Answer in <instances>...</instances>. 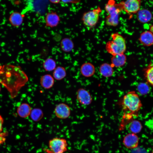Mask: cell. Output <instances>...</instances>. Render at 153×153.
I'll return each mask as SVG.
<instances>
[{
	"instance_id": "6da1fadb",
	"label": "cell",
	"mask_w": 153,
	"mask_h": 153,
	"mask_svg": "<svg viewBox=\"0 0 153 153\" xmlns=\"http://www.w3.org/2000/svg\"><path fill=\"white\" fill-rule=\"evenodd\" d=\"M25 73L19 66L0 63V84L9 92L12 98L15 97L21 88L28 81Z\"/></svg>"
},
{
	"instance_id": "83f0119b",
	"label": "cell",
	"mask_w": 153,
	"mask_h": 153,
	"mask_svg": "<svg viewBox=\"0 0 153 153\" xmlns=\"http://www.w3.org/2000/svg\"><path fill=\"white\" fill-rule=\"evenodd\" d=\"M7 133L2 132L0 133V144H2L5 142V136Z\"/></svg>"
},
{
	"instance_id": "8fae6325",
	"label": "cell",
	"mask_w": 153,
	"mask_h": 153,
	"mask_svg": "<svg viewBox=\"0 0 153 153\" xmlns=\"http://www.w3.org/2000/svg\"><path fill=\"white\" fill-rule=\"evenodd\" d=\"M45 20L46 27L53 28L58 25L60 19L59 16L56 12L52 11L46 13Z\"/></svg>"
},
{
	"instance_id": "1f68e13d",
	"label": "cell",
	"mask_w": 153,
	"mask_h": 153,
	"mask_svg": "<svg viewBox=\"0 0 153 153\" xmlns=\"http://www.w3.org/2000/svg\"><path fill=\"white\" fill-rule=\"evenodd\" d=\"M150 31L153 33V25L150 28Z\"/></svg>"
},
{
	"instance_id": "9a60e30c",
	"label": "cell",
	"mask_w": 153,
	"mask_h": 153,
	"mask_svg": "<svg viewBox=\"0 0 153 153\" xmlns=\"http://www.w3.org/2000/svg\"><path fill=\"white\" fill-rule=\"evenodd\" d=\"M152 14L151 12L146 9H140L137 13V17L138 21L142 23L148 22L152 18Z\"/></svg>"
},
{
	"instance_id": "ba28073f",
	"label": "cell",
	"mask_w": 153,
	"mask_h": 153,
	"mask_svg": "<svg viewBox=\"0 0 153 153\" xmlns=\"http://www.w3.org/2000/svg\"><path fill=\"white\" fill-rule=\"evenodd\" d=\"M54 112L58 118L61 119H65L70 116L71 109L67 105L61 103L58 104L55 107Z\"/></svg>"
},
{
	"instance_id": "5bb4252c",
	"label": "cell",
	"mask_w": 153,
	"mask_h": 153,
	"mask_svg": "<svg viewBox=\"0 0 153 153\" xmlns=\"http://www.w3.org/2000/svg\"><path fill=\"white\" fill-rule=\"evenodd\" d=\"M80 71L84 76L89 77L93 76L95 73V68L94 65L90 62L83 63L81 66Z\"/></svg>"
},
{
	"instance_id": "4fadbf2b",
	"label": "cell",
	"mask_w": 153,
	"mask_h": 153,
	"mask_svg": "<svg viewBox=\"0 0 153 153\" xmlns=\"http://www.w3.org/2000/svg\"><path fill=\"white\" fill-rule=\"evenodd\" d=\"M127 57L125 53L112 56L111 58V65L113 67H118L124 66L126 61Z\"/></svg>"
},
{
	"instance_id": "f546056e",
	"label": "cell",
	"mask_w": 153,
	"mask_h": 153,
	"mask_svg": "<svg viewBox=\"0 0 153 153\" xmlns=\"http://www.w3.org/2000/svg\"><path fill=\"white\" fill-rule=\"evenodd\" d=\"M3 118L0 114V133L2 132L3 131Z\"/></svg>"
},
{
	"instance_id": "d6986e66",
	"label": "cell",
	"mask_w": 153,
	"mask_h": 153,
	"mask_svg": "<svg viewBox=\"0 0 153 153\" xmlns=\"http://www.w3.org/2000/svg\"><path fill=\"white\" fill-rule=\"evenodd\" d=\"M24 16L17 12H14L10 16L9 21L10 24L13 26L18 27L22 23Z\"/></svg>"
},
{
	"instance_id": "484cf974",
	"label": "cell",
	"mask_w": 153,
	"mask_h": 153,
	"mask_svg": "<svg viewBox=\"0 0 153 153\" xmlns=\"http://www.w3.org/2000/svg\"><path fill=\"white\" fill-rule=\"evenodd\" d=\"M147 86L144 84H141L138 86V91L141 94L145 93L146 92H147Z\"/></svg>"
},
{
	"instance_id": "f1b7e54d",
	"label": "cell",
	"mask_w": 153,
	"mask_h": 153,
	"mask_svg": "<svg viewBox=\"0 0 153 153\" xmlns=\"http://www.w3.org/2000/svg\"><path fill=\"white\" fill-rule=\"evenodd\" d=\"M61 1L64 3H78L80 2L79 0H61Z\"/></svg>"
},
{
	"instance_id": "603a6c76",
	"label": "cell",
	"mask_w": 153,
	"mask_h": 153,
	"mask_svg": "<svg viewBox=\"0 0 153 153\" xmlns=\"http://www.w3.org/2000/svg\"><path fill=\"white\" fill-rule=\"evenodd\" d=\"M56 62L55 60L51 58L46 59L43 63V67L46 71H54L56 67Z\"/></svg>"
},
{
	"instance_id": "3957f363",
	"label": "cell",
	"mask_w": 153,
	"mask_h": 153,
	"mask_svg": "<svg viewBox=\"0 0 153 153\" xmlns=\"http://www.w3.org/2000/svg\"><path fill=\"white\" fill-rule=\"evenodd\" d=\"M111 39L108 41L105 46L107 52L112 56L125 53L126 50L125 39L117 32L114 33L111 35Z\"/></svg>"
},
{
	"instance_id": "cb8c5ba5",
	"label": "cell",
	"mask_w": 153,
	"mask_h": 153,
	"mask_svg": "<svg viewBox=\"0 0 153 153\" xmlns=\"http://www.w3.org/2000/svg\"><path fill=\"white\" fill-rule=\"evenodd\" d=\"M142 128L141 122L137 120L132 121L129 123V129L131 133L135 134L139 133Z\"/></svg>"
},
{
	"instance_id": "ac0fdd59",
	"label": "cell",
	"mask_w": 153,
	"mask_h": 153,
	"mask_svg": "<svg viewBox=\"0 0 153 153\" xmlns=\"http://www.w3.org/2000/svg\"><path fill=\"white\" fill-rule=\"evenodd\" d=\"M99 71L100 74L105 77L112 76L114 73L113 67L110 64L107 63H102L100 66Z\"/></svg>"
},
{
	"instance_id": "277c9868",
	"label": "cell",
	"mask_w": 153,
	"mask_h": 153,
	"mask_svg": "<svg viewBox=\"0 0 153 153\" xmlns=\"http://www.w3.org/2000/svg\"><path fill=\"white\" fill-rule=\"evenodd\" d=\"M105 9L108 15L105 19V23L109 26L116 27L119 22V16L122 11L119 3L115 1H109L105 4Z\"/></svg>"
},
{
	"instance_id": "ffe728a7",
	"label": "cell",
	"mask_w": 153,
	"mask_h": 153,
	"mask_svg": "<svg viewBox=\"0 0 153 153\" xmlns=\"http://www.w3.org/2000/svg\"><path fill=\"white\" fill-rule=\"evenodd\" d=\"M60 46L62 50L65 52H69L73 49L74 45L73 42L69 38H65L61 40Z\"/></svg>"
},
{
	"instance_id": "4dcf8cb0",
	"label": "cell",
	"mask_w": 153,
	"mask_h": 153,
	"mask_svg": "<svg viewBox=\"0 0 153 153\" xmlns=\"http://www.w3.org/2000/svg\"><path fill=\"white\" fill-rule=\"evenodd\" d=\"M49 1L50 3H52L53 4H58L59 3L60 1L61 0H50Z\"/></svg>"
},
{
	"instance_id": "52a82bcc",
	"label": "cell",
	"mask_w": 153,
	"mask_h": 153,
	"mask_svg": "<svg viewBox=\"0 0 153 153\" xmlns=\"http://www.w3.org/2000/svg\"><path fill=\"white\" fill-rule=\"evenodd\" d=\"M141 3L139 0H127L119 3L122 11L130 16L137 14L140 10Z\"/></svg>"
},
{
	"instance_id": "44dd1931",
	"label": "cell",
	"mask_w": 153,
	"mask_h": 153,
	"mask_svg": "<svg viewBox=\"0 0 153 153\" xmlns=\"http://www.w3.org/2000/svg\"><path fill=\"white\" fill-rule=\"evenodd\" d=\"M66 75V73L65 68L60 66L56 67L53 73V77L54 79L58 80L63 79Z\"/></svg>"
},
{
	"instance_id": "30bf717a",
	"label": "cell",
	"mask_w": 153,
	"mask_h": 153,
	"mask_svg": "<svg viewBox=\"0 0 153 153\" xmlns=\"http://www.w3.org/2000/svg\"><path fill=\"white\" fill-rule=\"evenodd\" d=\"M139 141V137L136 134L131 133L124 137L123 143L126 148L133 149L138 147Z\"/></svg>"
},
{
	"instance_id": "4316f807",
	"label": "cell",
	"mask_w": 153,
	"mask_h": 153,
	"mask_svg": "<svg viewBox=\"0 0 153 153\" xmlns=\"http://www.w3.org/2000/svg\"><path fill=\"white\" fill-rule=\"evenodd\" d=\"M133 149L131 153H147L145 150L142 148L137 147Z\"/></svg>"
},
{
	"instance_id": "9c48e42d",
	"label": "cell",
	"mask_w": 153,
	"mask_h": 153,
	"mask_svg": "<svg viewBox=\"0 0 153 153\" xmlns=\"http://www.w3.org/2000/svg\"><path fill=\"white\" fill-rule=\"evenodd\" d=\"M76 98L79 102L84 105H89L92 100L90 92L82 88H79L78 90L76 93Z\"/></svg>"
},
{
	"instance_id": "2e32d148",
	"label": "cell",
	"mask_w": 153,
	"mask_h": 153,
	"mask_svg": "<svg viewBox=\"0 0 153 153\" xmlns=\"http://www.w3.org/2000/svg\"><path fill=\"white\" fill-rule=\"evenodd\" d=\"M54 83V78L50 74H46L42 76L40 80L41 86L45 89H49L51 88Z\"/></svg>"
},
{
	"instance_id": "e0dca14e",
	"label": "cell",
	"mask_w": 153,
	"mask_h": 153,
	"mask_svg": "<svg viewBox=\"0 0 153 153\" xmlns=\"http://www.w3.org/2000/svg\"><path fill=\"white\" fill-rule=\"evenodd\" d=\"M30 106L27 103L21 104L17 108V113L21 118H26L29 116L31 111Z\"/></svg>"
},
{
	"instance_id": "7a4b0ae2",
	"label": "cell",
	"mask_w": 153,
	"mask_h": 153,
	"mask_svg": "<svg viewBox=\"0 0 153 153\" xmlns=\"http://www.w3.org/2000/svg\"><path fill=\"white\" fill-rule=\"evenodd\" d=\"M120 104L123 109L133 114L138 112L142 106L139 95L134 91L128 92L123 97Z\"/></svg>"
},
{
	"instance_id": "d4e9b609",
	"label": "cell",
	"mask_w": 153,
	"mask_h": 153,
	"mask_svg": "<svg viewBox=\"0 0 153 153\" xmlns=\"http://www.w3.org/2000/svg\"><path fill=\"white\" fill-rule=\"evenodd\" d=\"M30 116L33 121L38 122L42 118L43 116V113L41 109L34 108L32 109Z\"/></svg>"
},
{
	"instance_id": "7c38bea8",
	"label": "cell",
	"mask_w": 153,
	"mask_h": 153,
	"mask_svg": "<svg viewBox=\"0 0 153 153\" xmlns=\"http://www.w3.org/2000/svg\"><path fill=\"white\" fill-rule=\"evenodd\" d=\"M139 40L143 46H150L153 44V33L148 31L142 32L140 34Z\"/></svg>"
},
{
	"instance_id": "836d02e7",
	"label": "cell",
	"mask_w": 153,
	"mask_h": 153,
	"mask_svg": "<svg viewBox=\"0 0 153 153\" xmlns=\"http://www.w3.org/2000/svg\"><path fill=\"white\" fill-rule=\"evenodd\" d=\"M152 153H153V151H152Z\"/></svg>"
},
{
	"instance_id": "7402d4cb",
	"label": "cell",
	"mask_w": 153,
	"mask_h": 153,
	"mask_svg": "<svg viewBox=\"0 0 153 153\" xmlns=\"http://www.w3.org/2000/svg\"><path fill=\"white\" fill-rule=\"evenodd\" d=\"M144 75L147 83L153 86V64H150L145 68Z\"/></svg>"
},
{
	"instance_id": "5b68a950",
	"label": "cell",
	"mask_w": 153,
	"mask_h": 153,
	"mask_svg": "<svg viewBox=\"0 0 153 153\" xmlns=\"http://www.w3.org/2000/svg\"><path fill=\"white\" fill-rule=\"evenodd\" d=\"M67 140L63 138L55 137L48 142V148L43 149L46 153H65L67 150Z\"/></svg>"
},
{
	"instance_id": "8992f818",
	"label": "cell",
	"mask_w": 153,
	"mask_h": 153,
	"mask_svg": "<svg viewBox=\"0 0 153 153\" xmlns=\"http://www.w3.org/2000/svg\"><path fill=\"white\" fill-rule=\"evenodd\" d=\"M102 12L101 7L99 6L84 12L81 18L84 25L90 28L95 27L98 22L100 15Z\"/></svg>"
},
{
	"instance_id": "d6a6232c",
	"label": "cell",
	"mask_w": 153,
	"mask_h": 153,
	"mask_svg": "<svg viewBox=\"0 0 153 153\" xmlns=\"http://www.w3.org/2000/svg\"><path fill=\"white\" fill-rule=\"evenodd\" d=\"M1 88L0 84V91H1Z\"/></svg>"
}]
</instances>
